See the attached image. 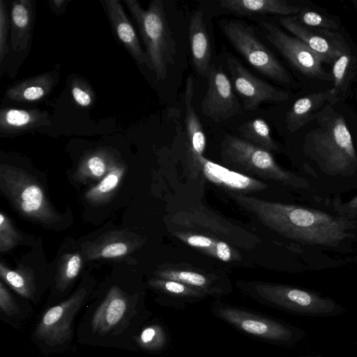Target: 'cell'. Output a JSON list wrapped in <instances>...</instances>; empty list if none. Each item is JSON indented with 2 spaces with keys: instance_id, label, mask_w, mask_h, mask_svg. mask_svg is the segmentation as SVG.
Instances as JSON below:
<instances>
[{
  "instance_id": "6da1fadb",
  "label": "cell",
  "mask_w": 357,
  "mask_h": 357,
  "mask_svg": "<svg viewBox=\"0 0 357 357\" xmlns=\"http://www.w3.org/2000/svg\"><path fill=\"white\" fill-rule=\"evenodd\" d=\"M230 196L264 225L286 238L310 245L334 247L347 236L344 223L326 213L245 194L231 192Z\"/></svg>"
},
{
  "instance_id": "7a4b0ae2",
  "label": "cell",
  "mask_w": 357,
  "mask_h": 357,
  "mask_svg": "<svg viewBox=\"0 0 357 357\" xmlns=\"http://www.w3.org/2000/svg\"><path fill=\"white\" fill-rule=\"evenodd\" d=\"M123 2L139 28L152 70L158 80H164L169 66L174 63L176 49L162 1H152L146 10L136 0Z\"/></svg>"
},
{
  "instance_id": "3957f363",
  "label": "cell",
  "mask_w": 357,
  "mask_h": 357,
  "mask_svg": "<svg viewBox=\"0 0 357 357\" xmlns=\"http://www.w3.org/2000/svg\"><path fill=\"white\" fill-rule=\"evenodd\" d=\"M320 126L309 134L310 153L331 174L355 170L357 156L344 118L331 109V114L321 119Z\"/></svg>"
},
{
  "instance_id": "277c9868",
  "label": "cell",
  "mask_w": 357,
  "mask_h": 357,
  "mask_svg": "<svg viewBox=\"0 0 357 357\" xmlns=\"http://www.w3.org/2000/svg\"><path fill=\"white\" fill-rule=\"evenodd\" d=\"M0 188L15 209L26 218L50 227L61 221V214L52 206L43 187L26 171L1 165Z\"/></svg>"
},
{
  "instance_id": "5b68a950",
  "label": "cell",
  "mask_w": 357,
  "mask_h": 357,
  "mask_svg": "<svg viewBox=\"0 0 357 357\" xmlns=\"http://www.w3.org/2000/svg\"><path fill=\"white\" fill-rule=\"evenodd\" d=\"M222 162L234 169L294 188H305L307 181L280 167L272 154L243 138L227 135L221 144Z\"/></svg>"
},
{
  "instance_id": "8992f818",
  "label": "cell",
  "mask_w": 357,
  "mask_h": 357,
  "mask_svg": "<svg viewBox=\"0 0 357 357\" xmlns=\"http://www.w3.org/2000/svg\"><path fill=\"white\" fill-rule=\"evenodd\" d=\"M169 221L176 229L208 235L241 248L252 249L260 242L255 234L204 206L180 210Z\"/></svg>"
},
{
  "instance_id": "52a82bcc",
  "label": "cell",
  "mask_w": 357,
  "mask_h": 357,
  "mask_svg": "<svg viewBox=\"0 0 357 357\" xmlns=\"http://www.w3.org/2000/svg\"><path fill=\"white\" fill-rule=\"evenodd\" d=\"M220 28L228 41L247 62L264 76L283 84H291L288 71L273 52L257 37L253 29L237 20H226Z\"/></svg>"
},
{
  "instance_id": "ba28073f",
  "label": "cell",
  "mask_w": 357,
  "mask_h": 357,
  "mask_svg": "<svg viewBox=\"0 0 357 357\" xmlns=\"http://www.w3.org/2000/svg\"><path fill=\"white\" fill-rule=\"evenodd\" d=\"M268 41L294 66L304 75L324 81H333L332 75L322 66L324 59L305 43L292 37L272 23L260 20Z\"/></svg>"
},
{
  "instance_id": "9c48e42d",
  "label": "cell",
  "mask_w": 357,
  "mask_h": 357,
  "mask_svg": "<svg viewBox=\"0 0 357 357\" xmlns=\"http://www.w3.org/2000/svg\"><path fill=\"white\" fill-rule=\"evenodd\" d=\"M86 294V290L80 288L67 300L48 309L36 328V336L50 346L61 345L70 340L73 321Z\"/></svg>"
},
{
  "instance_id": "30bf717a",
  "label": "cell",
  "mask_w": 357,
  "mask_h": 357,
  "mask_svg": "<svg viewBox=\"0 0 357 357\" xmlns=\"http://www.w3.org/2000/svg\"><path fill=\"white\" fill-rule=\"evenodd\" d=\"M227 68L234 87L243 100L246 110H255L264 102H280L289 98V93L275 88L252 75L238 59H227Z\"/></svg>"
},
{
  "instance_id": "8fae6325",
  "label": "cell",
  "mask_w": 357,
  "mask_h": 357,
  "mask_svg": "<svg viewBox=\"0 0 357 357\" xmlns=\"http://www.w3.org/2000/svg\"><path fill=\"white\" fill-rule=\"evenodd\" d=\"M207 79L206 93L201 102L202 113L215 122L228 120L238 114L241 105L222 67L213 64Z\"/></svg>"
},
{
  "instance_id": "7c38bea8",
  "label": "cell",
  "mask_w": 357,
  "mask_h": 357,
  "mask_svg": "<svg viewBox=\"0 0 357 357\" xmlns=\"http://www.w3.org/2000/svg\"><path fill=\"white\" fill-rule=\"evenodd\" d=\"M281 25L310 49L319 54L325 63H333L349 49L343 38L337 33L305 26L294 17H281Z\"/></svg>"
},
{
  "instance_id": "4fadbf2b",
  "label": "cell",
  "mask_w": 357,
  "mask_h": 357,
  "mask_svg": "<svg viewBox=\"0 0 357 357\" xmlns=\"http://www.w3.org/2000/svg\"><path fill=\"white\" fill-rule=\"evenodd\" d=\"M193 169L202 173L208 181L235 193H248L264 190L268 185L258 179L231 170L212 162L204 155L190 162Z\"/></svg>"
},
{
  "instance_id": "5bb4252c",
  "label": "cell",
  "mask_w": 357,
  "mask_h": 357,
  "mask_svg": "<svg viewBox=\"0 0 357 357\" xmlns=\"http://www.w3.org/2000/svg\"><path fill=\"white\" fill-rule=\"evenodd\" d=\"M111 26L119 40L139 65L152 70L150 59L139 43L136 31L119 0L101 1Z\"/></svg>"
},
{
  "instance_id": "9a60e30c",
  "label": "cell",
  "mask_w": 357,
  "mask_h": 357,
  "mask_svg": "<svg viewBox=\"0 0 357 357\" xmlns=\"http://www.w3.org/2000/svg\"><path fill=\"white\" fill-rule=\"evenodd\" d=\"M139 237L131 232L112 231L105 233L85 249L86 259H117L130 255L139 247Z\"/></svg>"
},
{
  "instance_id": "2e32d148",
  "label": "cell",
  "mask_w": 357,
  "mask_h": 357,
  "mask_svg": "<svg viewBox=\"0 0 357 357\" xmlns=\"http://www.w3.org/2000/svg\"><path fill=\"white\" fill-rule=\"evenodd\" d=\"M201 10H196L190 19L189 42L192 63L197 73L207 78L212 61L211 39Z\"/></svg>"
},
{
  "instance_id": "e0dca14e",
  "label": "cell",
  "mask_w": 357,
  "mask_h": 357,
  "mask_svg": "<svg viewBox=\"0 0 357 357\" xmlns=\"http://www.w3.org/2000/svg\"><path fill=\"white\" fill-rule=\"evenodd\" d=\"M128 311L127 297L118 287H112L95 311L91 319V327L95 332L106 334L123 321Z\"/></svg>"
},
{
  "instance_id": "ac0fdd59",
  "label": "cell",
  "mask_w": 357,
  "mask_h": 357,
  "mask_svg": "<svg viewBox=\"0 0 357 357\" xmlns=\"http://www.w3.org/2000/svg\"><path fill=\"white\" fill-rule=\"evenodd\" d=\"M218 6L225 13L239 16L269 14L291 17L302 9L284 0H222Z\"/></svg>"
},
{
  "instance_id": "d6986e66",
  "label": "cell",
  "mask_w": 357,
  "mask_h": 357,
  "mask_svg": "<svg viewBox=\"0 0 357 357\" xmlns=\"http://www.w3.org/2000/svg\"><path fill=\"white\" fill-rule=\"evenodd\" d=\"M34 19V6L31 0H16L12 2L10 41L13 51L23 52L30 45Z\"/></svg>"
},
{
  "instance_id": "ffe728a7",
  "label": "cell",
  "mask_w": 357,
  "mask_h": 357,
  "mask_svg": "<svg viewBox=\"0 0 357 357\" xmlns=\"http://www.w3.org/2000/svg\"><path fill=\"white\" fill-rule=\"evenodd\" d=\"M172 233L183 243L222 261L232 262L242 259L241 253L234 245L215 237L175 229Z\"/></svg>"
},
{
  "instance_id": "44dd1931",
  "label": "cell",
  "mask_w": 357,
  "mask_h": 357,
  "mask_svg": "<svg viewBox=\"0 0 357 357\" xmlns=\"http://www.w3.org/2000/svg\"><path fill=\"white\" fill-rule=\"evenodd\" d=\"M333 105L331 89L317 92L298 98L292 105L285 116L287 129L294 132L310 121L317 118L319 110L326 103Z\"/></svg>"
},
{
  "instance_id": "7402d4cb",
  "label": "cell",
  "mask_w": 357,
  "mask_h": 357,
  "mask_svg": "<svg viewBox=\"0 0 357 357\" xmlns=\"http://www.w3.org/2000/svg\"><path fill=\"white\" fill-rule=\"evenodd\" d=\"M50 125L47 111L15 108H3L0 111V132L2 134L17 135Z\"/></svg>"
},
{
  "instance_id": "603a6c76",
  "label": "cell",
  "mask_w": 357,
  "mask_h": 357,
  "mask_svg": "<svg viewBox=\"0 0 357 357\" xmlns=\"http://www.w3.org/2000/svg\"><path fill=\"white\" fill-rule=\"evenodd\" d=\"M194 79L192 75L186 79L184 103L185 123L189 144L190 162L203 156L206 148V136L199 119L193 106Z\"/></svg>"
},
{
  "instance_id": "cb8c5ba5",
  "label": "cell",
  "mask_w": 357,
  "mask_h": 357,
  "mask_svg": "<svg viewBox=\"0 0 357 357\" xmlns=\"http://www.w3.org/2000/svg\"><path fill=\"white\" fill-rule=\"evenodd\" d=\"M55 73H43L24 79L10 87L6 97L16 102H33L44 99L52 90Z\"/></svg>"
},
{
  "instance_id": "d4e9b609",
  "label": "cell",
  "mask_w": 357,
  "mask_h": 357,
  "mask_svg": "<svg viewBox=\"0 0 357 357\" xmlns=\"http://www.w3.org/2000/svg\"><path fill=\"white\" fill-rule=\"evenodd\" d=\"M333 87L331 89L333 105L345 100L357 75V58L350 48L341 55L332 65Z\"/></svg>"
},
{
  "instance_id": "484cf974",
  "label": "cell",
  "mask_w": 357,
  "mask_h": 357,
  "mask_svg": "<svg viewBox=\"0 0 357 357\" xmlns=\"http://www.w3.org/2000/svg\"><path fill=\"white\" fill-rule=\"evenodd\" d=\"M119 162L109 151L98 149L86 154L80 160L75 178L80 182L101 180Z\"/></svg>"
},
{
  "instance_id": "4316f807",
  "label": "cell",
  "mask_w": 357,
  "mask_h": 357,
  "mask_svg": "<svg viewBox=\"0 0 357 357\" xmlns=\"http://www.w3.org/2000/svg\"><path fill=\"white\" fill-rule=\"evenodd\" d=\"M126 172V166L119 162L96 185L85 193L86 201L95 206L106 204L118 189Z\"/></svg>"
},
{
  "instance_id": "83f0119b",
  "label": "cell",
  "mask_w": 357,
  "mask_h": 357,
  "mask_svg": "<svg viewBox=\"0 0 357 357\" xmlns=\"http://www.w3.org/2000/svg\"><path fill=\"white\" fill-rule=\"evenodd\" d=\"M220 312L226 320L248 333L270 338H275L280 333L276 325L265 320L250 317L239 311L226 309Z\"/></svg>"
},
{
  "instance_id": "f1b7e54d",
  "label": "cell",
  "mask_w": 357,
  "mask_h": 357,
  "mask_svg": "<svg viewBox=\"0 0 357 357\" xmlns=\"http://www.w3.org/2000/svg\"><path fill=\"white\" fill-rule=\"evenodd\" d=\"M0 276L10 288L21 296L31 298L36 292V282L33 271L24 266L13 270L2 261L0 263Z\"/></svg>"
},
{
  "instance_id": "f546056e",
  "label": "cell",
  "mask_w": 357,
  "mask_h": 357,
  "mask_svg": "<svg viewBox=\"0 0 357 357\" xmlns=\"http://www.w3.org/2000/svg\"><path fill=\"white\" fill-rule=\"evenodd\" d=\"M186 266L170 264L160 267L155 271L157 278L177 281L197 289H206L211 284V278L198 271Z\"/></svg>"
},
{
  "instance_id": "4dcf8cb0",
  "label": "cell",
  "mask_w": 357,
  "mask_h": 357,
  "mask_svg": "<svg viewBox=\"0 0 357 357\" xmlns=\"http://www.w3.org/2000/svg\"><path fill=\"white\" fill-rule=\"evenodd\" d=\"M243 139L268 151H279V146L271 136L267 122L255 119L239 126L237 128Z\"/></svg>"
},
{
  "instance_id": "1f68e13d",
  "label": "cell",
  "mask_w": 357,
  "mask_h": 357,
  "mask_svg": "<svg viewBox=\"0 0 357 357\" xmlns=\"http://www.w3.org/2000/svg\"><path fill=\"white\" fill-rule=\"evenodd\" d=\"M83 259L79 252L66 253L57 264L56 287L63 291L70 286L80 272Z\"/></svg>"
},
{
  "instance_id": "d6a6232c",
  "label": "cell",
  "mask_w": 357,
  "mask_h": 357,
  "mask_svg": "<svg viewBox=\"0 0 357 357\" xmlns=\"http://www.w3.org/2000/svg\"><path fill=\"white\" fill-rule=\"evenodd\" d=\"M293 17L300 24L310 28L331 31L336 30L339 27V24L335 20L308 8L301 9L296 16Z\"/></svg>"
},
{
  "instance_id": "836d02e7",
  "label": "cell",
  "mask_w": 357,
  "mask_h": 357,
  "mask_svg": "<svg viewBox=\"0 0 357 357\" xmlns=\"http://www.w3.org/2000/svg\"><path fill=\"white\" fill-rule=\"evenodd\" d=\"M22 241V236L15 228L12 220L3 212L0 213V252H8Z\"/></svg>"
},
{
  "instance_id": "e575fe53",
  "label": "cell",
  "mask_w": 357,
  "mask_h": 357,
  "mask_svg": "<svg viewBox=\"0 0 357 357\" xmlns=\"http://www.w3.org/2000/svg\"><path fill=\"white\" fill-rule=\"evenodd\" d=\"M70 89L73 101L79 107L87 109L93 105L94 92L84 80L74 78L70 82Z\"/></svg>"
},
{
  "instance_id": "d590c367",
  "label": "cell",
  "mask_w": 357,
  "mask_h": 357,
  "mask_svg": "<svg viewBox=\"0 0 357 357\" xmlns=\"http://www.w3.org/2000/svg\"><path fill=\"white\" fill-rule=\"evenodd\" d=\"M149 283L155 289L176 295L195 296L201 293L197 288L177 281L160 278H153L149 280Z\"/></svg>"
},
{
  "instance_id": "8d00e7d4",
  "label": "cell",
  "mask_w": 357,
  "mask_h": 357,
  "mask_svg": "<svg viewBox=\"0 0 357 357\" xmlns=\"http://www.w3.org/2000/svg\"><path fill=\"white\" fill-rule=\"evenodd\" d=\"M10 29V16L5 3L0 0V62L2 63L8 53L7 43L8 33Z\"/></svg>"
},
{
  "instance_id": "74e56055",
  "label": "cell",
  "mask_w": 357,
  "mask_h": 357,
  "mask_svg": "<svg viewBox=\"0 0 357 357\" xmlns=\"http://www.w3.org/2000/svg\"><path fill=\"white\" fill-rule=\"evenodd\" d=\"M0 309L8 315H13L20 312L14 297L6 288L2 280L0 282Z\"/></svg>"
},
{
  "instance_id": "f35d334b",
  "label": "cell",
  "mask_w": 357,
  "mask_h": 357,
  "mask_svg": "<svg viewBox=\"0 0 357 357\" xmlns=\"http://www.w3.org/2000/svg\"><path fill=\"white\" fill-rule=\"evenodd\" d=\"M156 335V329L153 327H148L142 331L137 341L142 347L145 348L151 347L155 342Z\"/></svg>"
},
{
  "instance_id": "ab89813d",
  "label": "cell",
  "mask_w": 357,
  "mask_h": 357,
  "mask_svg": "<svg viewBox=\"0 0 357 357\" xmlns=\"http://www.w3.org/2000/svg\"><path fill=\"white\" fill-rule=\"evenodd\" d=\"M68 2L69 1L67 0H52L48 1L51 10L58 15L66 12Z\"/></svg>"
},
{
  "instance_id": "60d3db41",
  "label": "cell",
  "mask_w": 357,
  "mask_h": 357,
  "mask_svg": "<svg viewBox=\"0 0 357 357\" xmlns=\"http://www.w3.org/2000/svg\"><path fill=\"white\" fill-rule=\"evenodd\" d=\"M347 208L351 211H357V197L352 199L347 204Z\"/></svg>"
},
{
  "instance_id": "b9f144b4",
  "label": "cell",
  "mask_w": 357,
  "mask_h": 357,
  "mask_svg": "<svg viewBox=\"0 0 357 357\" xmlns=\"http://www.w3.org/2000/svg\"><path fill=\"white\" fill-rule=\"evenodd\" d=\"M351 1L353 3L355 10L357 12V0H351Z\"/></svg>"
}]
</instances>
